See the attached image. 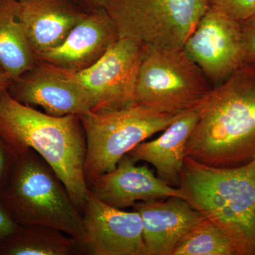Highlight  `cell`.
Masks as SVG:
<instances>
[{
    "label": "cell",
    "instance_id": "obj_1",
    "mask_svg": "<svg viewBox=\"0 0 255 255\" xmlns=\"http://www.w3.org/2000/svg\"><path fill=\"white\" fill-rule=\"evenodd\" d=\"M199 119L186 156L218 167L255 159V70L244 65L216 85L195 107Z\"/></svg>",
    "mask_w": 255,
    "mask_h": 255
},
{
    "label": "cell",
    "instance_id": "obj_2",
    "mask_svg": "<svg viewBox=\"0 0 255 255\" xmlns=\"http://www.w3.org/2000/svg\"><path fill=\"white\" fill-rule=\"evenodd\" d=\"M0 135L16 157L36 151L55 171L81 214L90 194L84 167L87 154L85 130L78 115L57 117L0 92Z\"/></svg>",
    "mask_w": 255,
    "mask_h": 255
},
{
    "label": "cell",
    "instance_id": "obj_3",
    "mask_svg": "<svg viewBox=\"0 0 255 255\" xmlns=\"http://www.w3.org/2000/svg\"><path fill=\"white\" fill-rule=\"evenodd\" d=\"M178 188L193 209L222 230L238 255H255V159L218 167L186 156Z\"/></svg>",
    "mask_w": 255,
    "mask_h": 255
},
{
    "label": "cell",
    "instance_id": "obj_4",
    "mask_svg": "<svg viewBox=\"0 0 255 255\" xmlns=\"http://www.w3.org/2000/svg\"><path fill=\"white\" fill-rule=\"evenodd\" d=\"M0 201L19 226L55 228L76 240L82 249L83 216L55 171L36 151L29 149L18 156Z\"/></svg>",
    "mask_w": 255,
    "mask_h": 255
},
{
    "label": "cell",
    "instance_id": "obj_5",
    "mask_svg": "<svg viewBox=\"0 0 255 255\" xmlns=\"http://www.w3.org/2000/svg\"><path fill=\"white\" fill-rule=\"evenodd\" d=\"M180 114L135 103L120 110L79 116L87 139L84 172L87 184L117 167L135 146L163 131Z\"/></svg>",
    "mask_w": 255,
    "mask_h": 255
},
{
    "label": "cell",
    "instance_id": "obj_6",
    "mask_svg": "<svg viewBox=\"0 0 255 255\" xmlns=\"http://www.w3.org/2000/svg\"><path fill=\"white\" fill-rule=\"evenodd\" d=\"M209 80L183 47L143 45L135 103L180 114L195 108Z\"/></svg>",
    "mask_w": 255,
    "mask_h": 255
},
{
    "label": "cell",
    "instance_id": "obj_7",
    "mask_svg": "<svg viewBox=\"0 0 255 255\" xmlns=\"http://www.w3.org/2000/svg\"><path fill=\"white\" fill-rule=\"evenodd\" d=\"M208 9L205 0H110L105 9L119 38L183 47Z\"/></svg>",
    "mask_w": 255,
    "mask_h": 255
},
{
    "label": "cell",
    "instance_id": "obj_8",
    "mask_svg": "<svg viewBox=\"0 0 255 255\" xmlns=\"http://www.w3.org/2000/svg\"><path fill=\"white\" fill-rule=\"evenodd\" d=\"M143 45L119 38L97 63L70 77L88 94L92 112L120 110L135 103V90Z\"/></svg>",
    "mask_w": 255,
    "mask_h": 255
},
{
    "label": "cell",
    "instance_id": "obj_9",
    "mask_svg": "<svg viewBox=\"0 0 255 255\" xmlns=\"http://www.w3.org/2000/svg\"><path fill=\"white\" fill-rule=\"evenodd\" d=\"M183 48L216 85L245 65L241 23L218 10L207 9Z\"/></svg>",
    "mask_w": 255,
    "mask_h": 255
},
{
    "label": "cell",
    "instance_id": "obj_10",
    "mask_svg": "<svg viewBox=\"0 0 255 255\" xmlns=\"http://www.w3.org/2000/svg\"><path fill=\"white\" fill-rule=\"evenodd\" d=\"M7 91L18 102L39 106L53 117L80 116L92 110L90 96L68 70L41 60L13 80Z\"/></svg>",
    "mask_w": 255,
    "mask_h": 255
},
{
    "label": "cell",
    "instance_id": "obj_11",
    "mask_svg": "<svg viewBox=\"0 0 255 255\" xmlns=\"http://www.w3.org/2000/svg\"><path fill=\"white\" fill-rule=\"evenodd\" d=\"M82 216L85 233L82 254L147 255L142 219L136 211L107 205L90 191Z\"/></svg>",
    "mask_w": 255,
    "mask_h": 255
},
{
    "label": "cell",
    "instance_id": "obj_12",
    "mask_svg": "<svg viewBox=\"0 0 255 255\" xmlns=\"http://www.w3.org/2000/svg\"><path fill=\"white\" fill-rule=\"evenodd\" d=\"M88 187L102 202L122 210L133 207L138 201L169 197L184 199L180 189L171 187L146 166L135 165L127 155L119 161L114 170L95 178Z\"/></svg>",
    "mask_w": 255,
    "mask_h": 255
},
{
    "label": "cell",
    "instance_id": "obj_13",
    "mask_svg": "<svg viewBox=\"0 0 255 255\" xmlns=\"http://www.w3.org/2000/svg\"><path fill=\"white\" fill-rule=\"evenodd\" d=\"M119 38L117 26L107 10L87 11L62 44L37 60L69 71H81L97 63Z\"/></svg>",
    "mask_w": 255,
    "mask_h": 255
},
{
    "label": "cell",
    "instance_id": "obj_14",
    "mask_svg": "<svg viewBox=\"0 0 255 255\" xmlns=\"http://www.w3.org/2000/svg\"><path fill=\"white\" fill-rule=\"evenodd\" d=\"M132 208L142 219L147 255H172L184 236L206 219L179 197L138 201Z\"/></svg>",
    "mask_w": 255,
    "mask_h": 255
},
{
    "label": "cell",
    "instance_id": "obj_15",
    "mask_svg": "<svg viewBox=\"0 0 255 255\" xmlns=\"http://www.w3.org/2000/svg\"><path fill=\"white\" fill-rule=\"evenodd\" d=\"M18 18L36 59L59 46L87 11L72 0H18Z\"/></svg>",
    "mask_w": 255,
    "mask_h": 255
},
{
    "label": "cell",
    "instance_id": "obj_16",
    "mask_svg": "<svg viewBox=\"0 0 255 255\" xmlns=\"http://www.w3.org/2000/svg\"><path fill=\"white\" fill-rule=\"evenodd\" d=\"M199 119L196 108L182 112L155 140L142 142L127 155L134 162L145 161L152 164L157 177L171 187L179 184L186 157V146Z\"/></svg>",
    "mask_w": 255,
    "mask_h": 255
},
{
    "label": "cell",
    "instance_id": "obj_17",
    "mask_svg": "<svg viewBox=\"0 0 255 255\" xmlns=\"http://www.w3.org/2000/svg\"><path fill=\"white\" fill-rule=\"evenodd\" d=\"M18 0H0V64L12 80L36 62L18 18Z\"/></svg>",
    "mask_w": 255,
    "mask_h": 255
},
{
    "label": "cell",
    "instance_id": "obj_18",
    "mask_svg": "<svg viewBox=\"0 0 255 255\" xmlns=\"http://www.w3.org/2000/svg\"><path fill=\"white\" fill-rule=\"evenodd\" d=\"M76 240L58 230L42 226H19L0 246V255H81Z\"/></svg>",
    "mask_w": 255,
    "mask_h": 255
},
{
    "label": "cell",
    "instance_id": "obj_19",
    "mask_svg": "<svg viewBox=\"0 0 255 255\" xmlns=\"http://www.w3.org/2000/svg\"><path fill=\"white\" fill-rule=\"evenodd\" d=\"M172 255H238V253L222 230L206 219L184 236Z\"/></svg>",
    "mask_w": 255,
    "mask_h": 255
},
{
    "label": "cell",
    "instance_id": "obj_20",
    "mask_svg": "<svg viewBox=\"0 0 255 255\" xmlns=\"http://www.w3.org/2000/svg\"><path fill=\"white\" fill-rule=\"evenodd\" d=\"M209 9L218 10L243 22L255 15V0H205Z\"/></svg>",
    "mask_w": 255,
    "mask_h": 255
},
{
    "label": "cell",
    "instance_id": "obj_21",
    "mask_svg": "<svg viewBox=\"0 0 255 255\" xmlns=\"http://www.w3.org/2000/svg\"><path fill=\"white\" fill-rule=\"evenodd\" d=\"M245 65L255 70V15L241 22Z\"/></svg>",
    "mask_w": 255,
    "mask_h": 255
},
{
    "label": "cell",
    "instance_id": "obj_22",
    "mask_svg": "<svg viewBox=\"0 0 255 255\" xmlns=\"http://www.w3.org/2000/svg\"><path fill=\"white\" fill-rule=\"evenodd\" d=\"M17 157L0 135V194L9 184Z\"/></svg>",
    "mask_w": 255,
    "mask_h": 255
},
{
    "label": "cell",
    "instance_id": "obj_23",
    "mask_svg": "<svg viewBox=\"0 0 255 255\" xmlns=\"http://www.w3.org/2000/svg\"><path fill=\"white\" fill-rule=\"evenodd\" d=\"M19 226L0 201V246L17 230Z\"/></svg>",
    "mask_w": 255,
    "mask_h": 255
},
{
    "label": "cell",
    "instance_id": "obj_24",
    "mask_svg": "<svg viewBox=\"0 0 255 255\" xmlns=\"http://www.w3.org/2000/svg\"><path fill=\"white\" fill-rule=\"evenodd\" d=\"M74 2L80 5L85 11L106 9L110 0H72Z\"/></svg>",
    "mask_w": 255,
    "mask_h": 255
},
{
    "label": "cell",
    "instance_id": "obj_25",
    "mask_svg": "<svg viewBox=\"0 0 255 255\" xmlns=\"http://www.w3.org/2000/svg\"><path fill=\"white\" fill-rule=\"evenodd\" d=\"M12 81V79L0 64V92L8 90Z\"/></svg>",
    "mask_w": 255,
    "mask_h": 255
}]
</instances>
